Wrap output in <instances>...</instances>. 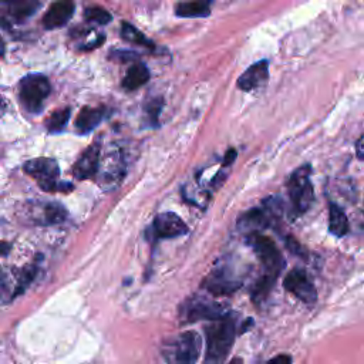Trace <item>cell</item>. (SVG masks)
Listing matches in <instances>:
<instances>
[{
    "instance_id": "23",
    "label": "cell",
    "mask_w": 364,
    "mask_h": 364,
    "mask_svg": "<svg viewBox=\"0 0 364 364\" xmlns=\"http://www.w3.org/2000/svg\"><path fill=\"white\" fill-rule=\"evenodd\" d=\"M121 37L129 43H134L136 46H142V47H152V43L149 38H146L138 28H135L134 26L124 23L121 27Z\"/></svg>"
},
{
    "instance_id": "30",
    "label": "cell",
    "mask_w": 364,
    "mask_h": 364,
    "mask_svg": "<svg viewBox=\"0 0 364 364\" xmlns=\"http://www.w3.org/2000/svg\"><path fill=\"white\" fill-rule=\"evenodd\" d=\"M4 54V43H3V40H1V37H0V57Z\"/></svg>"
},
{
    "instance_id": "16",
    "label": "cell",
    "mask_w": 364,
    "mask_h": 364,
    "mask_svg": "<svg viewBox=\"0 0 364 364\" xmlns=\"http://www.w3.org/2000/svg\"><path fill=\"white\" fill-rule=\"evenodd\" d=\"M213 0H185L176 4L175 14L178 17H205L209 14Z\"/></svg>"
},
{
    "instance_id": "13",
    "label": "cell",
    "mask_w": 364,
    "mask_h": 364,
    "mask_svg": "<svg viewBox=\"0 0 364 364\" xmlns=\"http://www.w3.org/2000/svg\"><path fill=\"white\" fill-rule=\"evenodd\" d=\"M74 13V1L73 0H57L54 1L46 14L43 16V26L48 30L63 27L68 23Z\"/></svg>"
},
{
    "instance_id": "19",
    "label": "cell",
    "mask_w": 364,
    "mask_h": 364,
    "mask_svg": "<svg viewBox=\"0 0 364 364\" xmlns=\"http://www.w3.org/2000/svg\"><path fill=\"white\" fill-rule=\"evenodd\" d=\"M67 212L65 208L60 203H46L41 209V223L44 225H57L65 220Z\"/></svg>"
},
{
    "instance_id": "22",
    "label": "cell",
    "mask_w": 364,
    "mask_h": 364,
    "mask_svg": "<svg viewBox=\"0 0 364 364\" xmlns=\"http://www.w3.org/2000/svg\"><path fill=\"white\" fill-rule=\"evenodd\" d=\"M71 115V109L70 108H61L54 111L46 121V127L50 132H60L65 128L68 119Z\"/></svg>"
},
{
    "instance_id": "3",
    "label": "cell",
    "mask_w": 364,
    "mask_h": 364,
    "mask_svg": "<svg viewBox=\"0 0 364 364\" xmlns=\"http://www.w3.org/2000/svg\"><path fill=\"white\" fill-rule=\"evenodd\" d=\"M24 172L28 173L31 178H34L38 183V186L43 191L47 192H61V191H70L73 186L67 182H60V169L58 164L51 158H34L24 164L23 166Z\"/></svg>"
},
{
    "instance_id": "4",
    "label": "cell",
    "mask_w": 364,
    "mask_h": 364,
    "mask_svg": "<svg viewBox=\"0 0 364 364\" xmlns=\"http://www.w3.org/2000/svg\"><path fill=\"white\" fill-rule=\"evenodd\" d=\"M50 82L41 74L26 75L18 85V98L26 111L37 114L41 111L44 101L50 94Z\"/></svg>"
},
{
    "instance_id": "27",
    "label": "cell",
    "mask_w": 364,
    "mask_h": 364,
    "mask_svg": "<svg viewBox=\"0 0 364 364\" xmlns=\"http://www.w3.org/2000/svg\"><path fill=\"white\" fill-rule=\"evenodd\" d=\"M236 159V151L235 149H229L223 158V165H230L233 161Z\"/></svg>"
},
{
    "instance_id": "1",
    "label": "cell",
    "mask_w": 364,
    "mask_h": 364,
    "mask_svg": "<svg viewBox=\"0 0 364 364\" xmlns=\"http://www.w3.org/2000/svg\"><path fill=\"white\" fill-rule=\"evenodd\" d=\"M236 318L228 313L206 326L205 364H223L236 338Z\"/></svg>"
},
{
    "instance_id": "29",
    "label": "cell",
    "mask_w": 364,
    "mask_h": 364,
    "mask_svg": "<svg viewBox=\"0 0 364 364\" xmlns=\"http://www.w3.org/2000/svg\"><path fill=\"white\" fill-rule=\"evenodd\" d=\"M10 250V243H6V242H0V255H7Z\"/></svg>"
},
{
    "instance_id": "25",
    "label": "cell",
    "mask_w": 364,
    "mask_h": 364,
    "mask_svg": "<svg viewBox=\"0 0 364 364\" xmlns=\"http://www.w3.org/2000/svg\"><path fill=\"white\" fill-rule=\"evenodd\" d=\"M161 105H162L161 98H156V100H154V101H149L148 105L145 107V111L148 112V115H149V118H151L152 121H156L158 114L161 112Z\"/></svg>"
},
{
    "instance_id": "12",
    "label": "cell",
    "mask_w": 364,
    "mask_h": 364,
    "mask_svg": "<svg viewBox=\"0 0 364 364\" xmlns=\"http://www.w3.org/2000/svg\"><path fill=\"white\" fill-rule=\"evenodd\" d=\"M101 146L98 142L90 145L75 161L73 173L77 179H88L98 172L100 158H101Z\"/></svg>"
},
{
    "instance_id": "17",
    "label": "cell",
    "mask_w": 364,
    "mask_h": 364,
    "mask_svg": "<svg viewBox=\"0 0 364 364\" xmlns=\"http://www.w3.org/2000/svg\"><path fill=\"white\" fill-rule=\"evenodd\" d=\"M148 80H149V70L146 68V65L142 63H134L122 80V87L127 91H134L142 87Z\"/></svg>"
},
{
    "instance_id": "6",
    "label": "cell",
    "mask_w": 364,
    "mask_h": 364,
    "mask_svg": "<svg viewBox=\"0 0 364 364\" xmlns=\"http://www.w3.org/2000/svg\"><path fill=\"white\" fill-rule=\"evenodd\" d=\"M249 245L263 264L264 274L277 279L284 269V259L276 243L262 233H250Z\"/></svg>"
},
{
    "instance_id": "14",
    "label": "cell",
    "mask_w": 364,
    "mask_h": 364,
    "mask_svg": "<svg viewBox=\"0 0 364 364\" xmlns=\"http://www.w3.org/2000/svg\"><path fill=\"white\" fill-rule=\"evenodd\" d=\"M269 78L267 61H257L250 65L237 80V87L242 91H252L262 87Z\"/></svg>"
},
{
    "instance_id": "7",
    "label": "cell",
    "mask_w": 364,
    "mask_h": 364,
    "mask_svg": "<svg viewBox=\"0 0 364 364\" xmlns=\"http://www.w3.org/2000/svg\"><path fill=\"white\" fill-rule=\"evenodd\" d=\"M205 289L215 296H229L242 286V279L236 273V269L220 262L215 264L209 276L205 279Z\"/></svg>"
},
{
    "instance_id": "20",
    "label": "cell",
    "mask_w": 364,
    "mask_h": 364,
    "mask_svg": "<svg viewBox=\"0 0 364 364\" xmlns=\"http://www.w3.org/2000/svg\"><path fill=\"white\" fill-rule=\"evenodd\" d=\"M37 272H38V266L37 263H33L30 266H26L23 267L21 270L17 272V276H16V287H14V291H13V297L21 294L28 286L30 283L34 280V277L37 276Z\"/></svg>"
},
{
    "instance_id": "26",
    "label": "cell",
    "mask_w": 364,
    "mask_h": 364,
    "mask_svg": "<svg viewBox=\"0 0 364 364\" xmlns=\"http://www.w3.org/2000/svg\"><path fill=\"white\" fill-rule=\"evenodd\" d=\"M291 358L287 354H279L276 357H273L272 360H269L266 364H290Z\"/></svg>"
},
{
    "instance_id": "18",
    "label": "cell",
    "mask_w": 364,
    "mask_h": 364,
    "mask_svg": "<svg viewBox=\"0 0 364 364\" xmlns=\"http://www.w3.org/2000/svg\"><path fill=\"white\" fill-rule=\"evenodd\" d=\"M328 230L337 237H341L348 232V219L343 209L334 202L328 203Z\"/></svg>"
},
{
    "instance_id": "8",
    "label": "cell",
    "mask_w": 364,
    "mask_h": 364,
    "mask_svg": "<svg viewBox=\"0 0 364 364\" xmlns=\"http://www.w3.org/2000/svg\"><path fill=\"white\" fill-rule=\"evenodd\" d=\"M40 7V0H0V27L10 30L14 23H23Z\"/></svg>"
},
{
    "instance_id": "15",
    "label": "cell",
    "mask_w": 364,
    "mask_h": 364,
    "mask_svg": "<svg viewBox=\"0 0 364 364\" xmlns=\"http://www.w3.org/2000/svg\"><path fill=\"white\" fill-rule=\"evenodd\" d=\"M105 109L102 107H84L75 119V128L81 134H87L97 128L102 118H104Z\"/></svg>"
},
{
    "instance_id": "2",
    "label": "cell",
    "mask_w": 364,
    "mask_h": 364,
    "mask_svg": "<svg viewBox=\"0 0 364 364\" xmlns=\"http://www.w3.org/2000/svg\"><path fill=\"white\" fill-rule=\"evenodd\" d=\"M200 348V336L196 331H185L165 340L161 353L168 364H196Z\"/></svg>"
},
{
    "instance_id": "28",
    "label": "cell",
    "mask_w": 364,
    "mask_h": 364,
    "mask_svg": "<svg viewBox=\"0 0 364 364\" xmlns=\"http://www.w3.org/2000/svg\"><path fill=\"white\" fill-rule=\"evenodd\" d=\"M363 145H364V142H363V136H360V138H358V141H357V144H355V148H357V156H358V159H363V154H364V151H363Z\"/></svg>"
},
{
    "instance_id": "9",
    "label": "cell",
    "mask_w": 364,
    "mask_h": 364,
    "mask_svg": "<svg viewBox=\"0 0 364 364\" xmlns=\"http://www.w3.org/2000/svg\"><path fill=\"white\" fill-rule=\"evenodd\" d=\"M225 314L226 311L223 310L222 304L213 303L208 299H200V297H192L181 309V317L183 318L185 323H191L202 318L216 320Z\"/></svg>"
},
{
    "instance_id": "10",
    "label": "cell",
    "mask_w": 364,
    "mask_h": 364,
    "mask_svg": "<svg viewBox=\"0 0 364 364\" xmlns=\"http://www.w3.org/2000/svg\"><path fill=\"white\" fill-rule=\"evenodd\" d=\"M284 289L303 303L311 304L317 299V290L303 269H293L284 277Z\"/></svg>"
},
{
    "instance_id": "11",
    "label": "cell",
    "mask_w": 364,
    "mask_h": 364,
    "mask_svg": "<svg viewBox=\"0 0 364 364\" xmlns=\"http://www.w3.org/2000/svg\"><path fill=\"white\" fill-rule=\"evenodd\" d=\"M188 232L186 223L173 212H164L156 215L152 223V233L156 239H169L185 235Z\"/></svg>"
},
{
    "instance_id": "21",
    "label": "cell",
    "mask_w": 364,
    "mask_h": 364,
    "mask_svg": "<svg viewBox=\"0 0 364 364\" xmlns=\"http://www.w3.org/2000/svg\"><path fill=\"white\" fill-rule=\"evenodd\" d=\"M274 282H276L274 277L262 274V276L256 280V283H255V286H253V289H252V299H253V301H255V303L263 301V300L269 296L272 287L274 286Z\"/></svg>"
},
{
    "instance_id": "24",
    "label": "cell",
    "mask_w": 364,
    "mask_h": 364,
    "mask_svg": "<svg viewBox=\"0 0 364 364\" xmlns=\"http://www.w3.org/2000/svg\"><path fill=\"white\" fill-rule=\"evenodd\" d=\"M84 17L95 24H107L111 21V14L102 7H88L84 11Z\"/></svg>"
},
{
    "instance_id": "5",
    "label": "cell",
    "mask_w": 364,
    "mask_h": 364,
    "mask_svg": "<svg viewBox=\"0 0 364 364\" xmlns=\"http://www.w3.org/2000/svg\"><path fill=\"white\" fill-rule=\"evenodd\" d=\"M310 165H303L289 179V198L296 215L307 212L314 200V191L310 182Z\"/></svg>"
},
{
    "instance_id": "31",
    "label": "cell",
    "mask_w": 364,
    "mask_h": 364,
    "mask_svg": "<svg viewBox=\"0 0 364 364\" xmlns=\"http://www.w3.org/2000/svg\"><path fill=\"white\" fill-rule=\"evenodd\" d=\"M4 107V101H3V98L0 97V109Z\"/></svg>"
}]
</instances>
